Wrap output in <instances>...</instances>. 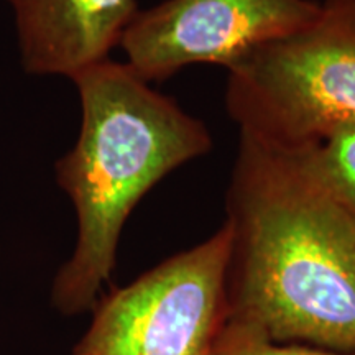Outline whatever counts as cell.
Returning a JSON list of instances; mask_svg holds the SVG:
<instances>
[{
  "label": "cell",
  "instance_id": "obj_3",
  "mask_svg": "<svg viewBox=\"0 0 355 355\" xmlns=\"http://www.w3.org/2000/svg\"><path fill=\"white\" fill-rule=\"evenodd\" d=\"M227 74L225 110L239 133L319 144L355 122V0H324L306 28L250 51Z\"/></svg>",
  "mask_w": 355,
  "mask_h": 355
},
{
  "label": "cell",
  "instance_id": "obj_5",
  "mask_svg": "<svg viewBox=\"0 0 355 355\" xmlns=\"http://www.w3.org/2000/svg\"><path fill=\"white\" fill-rule=\"evenodd\" d=\"M321 12L316 0H163L133 15L119 46L146 83L186 66L235 61L263 44L298 33Z\"/></svg>",
  "mask_w": 355,
  "mask_h": 355
},
{
  "label": "cell",
  "instance_id": "obj_6",
  "mask_svg": "<svg viewBox=\"0 0 355 355\" xmlns=\"http://www.w3.org/2000/svg\"><path fill=\"white\" fill-rule=\"evenodd\" d=\"M20 63L32 76L76 78L109 60L137 12V0H6Z\"/></svg>",
  "mask_w": 355,
  "mask_h": 355
},
{
  "label": "cell",
  "instance_id": "obj_2",
  "mask_svg": "<svg viewBox=\"0 0 355 355\" xmlns=\"http://www.w3.org/2000/svg\"><path fill=\"white\" fill-rule=\"evenodd\" d=\"M71 81L81 125L73 148L56 162L55 178L76 211L78 241L51 288L53 306L64 316L96 306L137 204L170 173L212 148L201 119L125 63L109 58Z\"/></svg>",
  "mask_w": 355,
  "mask_h": 355
},
{
  "label": "cell",
  "instance_id": "obj_1",
  "mask_svg": "<svg viewBox=\"0 0 355 355\" xmlns=\"http://www.w3.org/2000/svg\"><path fill=\"white\" fill-rule=\"evenodd\" d=\"M227 319L275 343L355 354V209L306 146L239 133L225 191Z\"/></svg>",
  "mask_w": 355,
  "mask_h": 355
},
{
  "label": "cell",
  "instance_id": "obj_7",
  "mask_svg": "<svg viewBox=\"0 0 355 355\" xmlns=\"http://www.w3.org/2000/svg\"><path fill=\"white\" fill-rule=\"evenodd\" d=\"M303 146L319 180L355 209V122L337 127L319 144Z\"/></svg>",
  "mask_w": 355,
  "mask_h": 355
},
{
  "label": "cell",
  "instance_id": "obj_8",
  "mask_svg": "<svg viewBox=\"0 0 355 355\" xmlns=\"http://www.w3.org/2000/svg\"><path fill=\"white\" fill-rule=\"evenodd\" d=\"M214 355H355L334 352L304 344L275 343L263 332L248 324L230 321L222 327Z\"/></svg>",
  "mask_w": 355,
  "mask_h": 355
},
{
  "label": "cell",
  "instance_id": "obj_4",
  "mask_svg": "<svg viewBox=\"0 0 355 355\" xmlns=\"http://www.w3.org/2000/svg\"><path fill=\"white\" fill-rule=\"evenodd\" d=\"M227 222L97 301L73 355H214L227 322Z\"/></svg>",
  "mask_w": 355,
  "mask_h": 355
}]
</instances>
